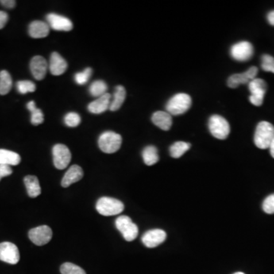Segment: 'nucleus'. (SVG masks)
<instances>
[{"label": "nucleus", "mask_w": 274, "mask_h": 274, "mask_svg": "<svg viewBox=\"0 0 274 274\" xmlns=\"http://www.w3.org/2000/svg\"><path fill=\"white\" fill-rule=\"evenodd\" d=\"M152 121L156 127L164 131L169 130L172 125V117L171 114L168 112L161 110L154 113Z\"/></svg>", "instance_id": "obj_20"}, {"label": "nucleus", "mask_w": 274, "mask_h": 274, "mask_svg": "<svg viewBox=\"0 0 274 274\" xmlns=\"http://www.w3.org/2000/svg\"><path fill=\"white\" fill-rule=\"evenodd\" d=\"M82 178H83V171L82 168L80 166L74 164L69 168L68 171L63 176L61 182L62 186L63 187H70L73 183L79 182Z\"/></svg>", "instance_id": "obj_18"}, {"label": "nucleus", "mask_w": 274, "mask_h": 274, "mask_svg": "<svg viewBox=\"0 0 274 274\" xmlns=\"http://www.w3.org/2000/svg\"><path fill=\"white\" fill-rule=\"evenodd\" d=\"M115 225L119 232H121L124 239L127 241H133L138 236V227L129 217L127 216L119 217L116 219Z\"/></svg>", "instance_id": "obj_6"}, {"label": "nucleus", "mask_w": 274, "mask_h": 274, "mask_svg": "<svg viewBox=\"0 0 274 274\" xmlns=\"http://www.w3.org/2000/svg\"><path fill=\"white\" fill-rule=\"evenodd\" d=\"M263 210L267 214L274 213V194L268 196L263 202Z\"/></svg>", "instance_id": "obj_34"}, {"label": "nucleus", "mask_w": 274, "mask_h": 274, "mask_svg": "<svg viewBox=\"0 0 274 274\" xmlns=\"http://www.w3.org/2000/svg\"><path fill=\"white\" fill-rule=\"evenodd\" d=\"M91 74H92V70L91 68H86L82 72L77 73L74 76V79L77 84L85 85L90 79Z\"/></svg>", "instance_id": "obj_32"}, {"label": "nucleus", "mask_w": 274, "mask_h": 274, "mask_svg": "<svg viewBox=\"0 0 274 274\" xmlns=\"http://www.w3.org/2000/svg\"><path fill=\"white\" fill-rule=\"evenodd\" d=\"M261 68L266 72L274 73V58L271 55H265L261 58Z\"/></svg>", "instance_id": "obj_33"}, {"label": "nucleus", "mask_w": 274, "mask_h": 274, "mask_svg": "<svg viewBox=\"0 0 274 274\" xmlns=\"http://www.w3.org/2000/svg\"><path fill=\"white\" fill-rule=\"evenodd\" d=\"M209 129L215 138L225 140L230 133V126L223 117L214 114L209 120Z\"/></svg>", "instance_id": "obj_5"}, {"label": "nucleus", "mask_w": 274, "mask_h": 274, "mask_svg": "<svg viewBox=\"0 0 274 274\" xmlns=\"http://www.w3.org/2000/svg\"><path fill=\"white\" fill-rule=\"evenodd\" d=\"M166 232L162 229H151L147 231L142 237L144 245L148 248H156L165 241Z\"/></svg>", "instance_id": "obj_13"}, {"label": "nucleus", "mask_w": 274, "mask_h": 274, "mask_svg": "<svg viewBox=\"0 0 274 274\" xmlns=\"http://www.w3.org/2000/svg\"><path fill=\"white\" fill-rule=\"evenodd\" d=\"M270 152H271V156L274 159V139L271 143V146L269 147Z\"/></svg>", "instance_id": "obj_39"}, {"label": "nucleus", "mask_w": 274, "mask_h": 274, "mask_svg": "<svg viewBox=\"0 0 274 274\" xmlns=\"http://www.w3.org/2000/svg\"><path fill=\"white\" fill-rule=\"evenodd\" d=\"M47 20L49 26L56 31L70 32L73 28L72 21H70L68 18L55 13L47 15Z\"/></svg>", "instance_id": "obj_14"}, {"label": "nucleus", "mask_w": 274, "mask_h": 274, "mask_svg": "<svg viewBox=\"0 0 274 274\" xmlns=\"http://www.w3.org/2000/svg\"><path fill=\"white\" fill-rule=\"evenodd\" d=\"M21 162V157L18 154L7 149H0V164L18 165Z\"/></svg>", "instance_id": "obj_22"}, {"label": "nucleus", "mask_w": 274, "mask_h": 274, "mask_svg": "<svg viewBox=\"0 0 274 274\" xmlns=\"http://www.w3.org/2000/svg\"><path fill=\"white\" fill-rule=\"evenodd\" d=\"M267 20H268V22L271 24V25L274 26V10L271 11L267 15Z\"/></svg>", "instance_id": "obj_38"}, {"label": "nucleus", "mask_w": 274, "mask_h": 274, "mask_svg": "<svg viewBox=\"0 0 274 274\" xmlns=\"http://www.w3.org/2000/svg\"><path fill=\"white\" fill-rule=\"evenodd\" d=\"M81 122V117L75 112H70L64 117V123L70 128H75L79 126Z\"/></svg>", "instance_id": "obj_31"}, {"label": "nucleus", "mask_w": 274, "mask_h": 274, "mask_svg": "<svg viewBox=\"0 0 274 274\" xmlns=\"http://www.w3.org/2000/svg\"><path fill=\"white\" fill-rule=\"evenodd\" d=\"M12 173H13V170L11 168L10 165L0 164V176L4 178V177L12 175Z\"/></svg>", "instance_id": "obj_35"}, {"label": "nucleus", "mask_w": 274, "mask_h": 274, "mask_svg": "<svg viewBox=\"0 0 274 274\" xmlns=\"http://www.w3.org/2000/svg\"><path fill=\"white\" fill-rule=\"evenodd\" d=\"M257 73H258V70L257 67H252L248 69L245 73L231 75L228 79V86L231 89H236L241 85L249 83L251 81L256 78Z\"/></svg>", "instance_id": "obj_12"}, {"label": "nucleus", "mask_w": 274, "mask_h": 274, "mask_svg": "<svg viewBox=\"0 0 274 274\" xmlns=\"http://www.w3.org/2000/svg\"><path fill=\"white\" fill-rule=\"evenodd\" d=\"M71 152L67 146L56 144L53 148L54 164L57 169L63 170L67 168L71 161Z\"/></svg>", "instance_id": "obj_8"}, {"label": "nucleus", "mask_w": 274, "mask_h": 274, "mask_svg": "<svg viewBox=\"0 0 274 274\" xmlns=\"http://www.w3.org/2000/svg\"><path fill=\"white\" fill-rule=\"evenodd\" d=\"M126 90L124 86H117L114 91V98L110 102V109L111 111H116L121 109L126 98Z\"/></svg>", "instance_id": "obj_23"}, {"label": "nucleus", "mask_w": 274, "mask_h": 274, "mask_svg": "<svg viewBox=\"0 0 274 274\" xmlns=\"http://www.w3.org/2000/svg\"><path fill=\"white\" fill-rule=\"evenodd\" d=\"M0 3L7 9H13L16 5V2L14 0H1Z\"/></svg>", "instance_id": "obj_37"}, {"label": "nucleus", "mask_w": 274, "mask_h": 274, "mask_svg": "<svg viewBox=\"0 0 274 274\" xmlns=\"http://www.w3.org/2000/svg\"><path fill=\"white\" fill-rule=\"evenodd\" d=\"M274 139V125L267 121L259 123L255 130L254 138L255 146L260 149L269 148Z\"/></svg>", "instance_id": "obj_1"}, {"label": "nucleus", "mask_w": 274, "mask_h": 274, "mask_svg": "<svg viewBox=\"0 0 274 274\" xmlns=\"http://www.w3.org/2000/svg\"><path fill=\"white\" fill-rule=\"evenodd\" d=\"M122 144V137L118 133L112 131H106L100 136L98 146L105 153L111 154L117 152Z\"/></svg>", "instance_id": "obj_3"}, {"label": "nucleus", "mask_w": 274, "mask_h": 274, "mask_svg": "<svg viewBox=\"0 0 274 274\" xmlns=\"http://www.w3.org/2000/svg\"><path fill=\"white\" fill-rule=\"evenodd\" d=\"M251 92L249 101L255 106L259 107L264 102V95L267 91V86L265 81L255 78L248 83Z\"/></svg>", "instance_id": "obj_7"}, {"label": "nucleus", "mask_w": 274, "mask_h": 274, "mask_svg": "<svg viewBox=\"0 0 274 274\" xmlns=\"http://www.w3.org/2000/svg\"><path fill=\"white\" fill-rule=\"evenodd\" d=\"M28 33L33 38H44L50 33V26L41 21H34L30 24Z\"/></svg>", "instance_id": "obj_19"}, {"label": "nucleus", "mask_w": 274, "mask_h": 274, "mask_svg": "<svg viewBox=\"0 0 274 274\" xmlns=\"http://www.w3.org/2000/svg\"><path fill=\"white\" fill-rule=\"evenodd\" d=\"M27 192L30 198H35L41 194L40 183L38 178L34 175H28L24 179Z\"/></svg>", "instance_id": "obj_21"}, {"label": "nucleus", "mask_w": 274, "mask_h": 274, "mask_svg": "<svg viewBox=\"0 0 274 274\" xmlns=\"http://www.w3.org/2000/svg\"><path fill=\"white\" fill-rule=\"evenodd\" d=\"M142 156H143L144 163L146 165H153V164H156L159 160L158 149L154 146H148L146 147L143 151Z\"/></svg>", "instance_id": "obj_24"}, {"label": "nucleus", "mask_w": 274, "mask_h": 274, "mask_svg": "<svg viewBox=\"0 0 274 274\" xmlns=\"http://www.w3.org/2000/svg\"><path fill=\"white\" fill-rule=\"evenodd\" d=\"M110 98H111V95L109 93H106L102 96L97 98L95 101L91 102L88 106L89 112L94 114H99L106 111L110 108V102H111Z\"/></svg>", "instance_id": "obj_16"}, {"label": "nucleus", "mask_w": 274, "mask_h": 274, "mask_svg": "<svg viewBox=\"0 0 274 274\" xmlns=\"http://www.w3.org/2000/svg\"><path fill=\"white\" fill-rule=\"evenodd\" d=\"M47 60L43 56H34L30 63V69L32 75L37 80H42L47 74Z\"/></svg>", "instance_id": "obj_15"}, {"label": "nucleus", "mask_w": 274, "mask_h": 274, "mask_svg": "<svg viewBox=\"0 0 274 274\" xmlns=\"http://www.w3.org/2000/svg\"><path fill=\"white\" fill-rule=\"evenodd\" d=\"M13 87V79L6 70L0 72V94L5 95L10 91Z\"/></svg>", "instance_id": "obj_25"}, {"label": "nucleus", "mask_w": 274, "mask_h": 274, "mask_svg": "<svg viewBox=\"0 0 274 274\" xmlns=\"http://www.w3.org/2000/svg\"><path fill=\"white\" fill-rule=\"evenodd\" d=\"M107 89H108V86L106 83L104 81L98 80L94 81L90 86L89 91L92 96L99 98L103 94H106Z\"/></svg>", "instance_id": "obj_28"}, {"label": "nucleus", "mask_w": 274, "mask_h": 274, "mask_svg": "<svg viewBox=\"0 0 274 274\" xmlns=\"http://www.w3.org/2000/svg\"><path fill=\"white\" fill-rule=\"evenodd\" d=\"M231 56L237 61H247L253 56V46L248 41H241L231 47Z\"/></svg>", "instance_id": "obj_10"}, {"label": "nucleus", "mask_w": 274, "mask_h": 274, "mask_svg": "<svg viewBox=\"0 0 274 274\" xmlns=\"http://www.w3.org/2000/svg\"><path fill=\"white\" fill-rule=\"evenodd\" d=\"M53 232L47 225H40L34 228L28 232L30 240L37 246H42L49 243L52 238Z\"/></svg>", "instance_id": "obj_9"}, {"label": "nucleus", "mask_w": 274, "mask_h": 274, "mask_svg": "<svg viewBox=\"0 0 274 274\" xmlns=\"http://www.w3.org/2000/svg\"><path fill=\"white\" fill-rule=\"evenodd\" d=\"M245 274V273H243V272H236L235 273V274Z\"/></svg>", "instance_id": "obj_40"}, {"label": "nucleus", "mask_w": 274, "mask_h": 274, "mask_svg": "<svg viewBox=\"0 0 274 274\" xmlns=\"http://www.w3.org/2000/svg\"><path fill=\"white\" fill-rule=\"evenodd\" d=\"M96 210L101 215L105 217L118 215L124 210V205L121 201L114 198H100L96 203Z\"/></svg>", "instance_id": "obj_4"}, {"label": "nucleus", "mask_w": 274, "mask_h": 274, "mask_svg": "<svg viewBox=\"0 0 274 274\" xmlns=\"http://www.w3.org/2000/svg\"><path fill=\"white\" fill-rule=\"evenodd\" d=\"M1 178H2V177L0 176V180H1Z\"/></svg>", "instance_id": "obj_41"}, {"label": "nucleus", "mask_w": 274, "mask_h": 274, "mask_svg": "<svg viewBox=\"0 0 274 274\" xmlns=\"http://www.w3.org/2000/svg\"><path fill=\"white\" fill-rule=\"evenodd\" d=\"M191 104L192 100L189 94L178 93L170 98L166 105V110L171 115H181L190 109Z\"/></svg>", "instance_id": "obj_2"}, {"label": "nucleus", "mask_w": 274, "mask_h": 274, "mask_svg": "<svg viewBox=\"0 0 274 274\" xmlns=\"http://www.w3.org/2000/svg\"><path fill=\"white\" fill-rule=\"evenodd\" d=\"M17 90L20 94H25L28 92H34L36 90V86L32 81L23 80L17 82Z\"/></svg>", "instance_id": "obj_30"}, {"label": "nucleus", "mask_w": 274, "mask_h": 274, "mask_svg": "<svg viewBox=\"0 0 274 274\" xmlns=\"http://www.w3.org/2000/svg\"><path fill=\"white\" fill-rule=\"evenodd\" d=\"M27 109L32 113V118H31V122L35 126H37L39 124H42L44 122V114L41 110L37 109L35 105V101H31L27 104Z\"/></svg>", "instance_id": "obj_26"}, {"label": "nucleus", "mask_w": 274, "mask_h": 274, "mask_svg": "<svg viewBox=\"0 0 274 274\" xmlns=\"http://www.w3.org/2000/svg\"><path fill=\"white\" fill-rule=\"evenodd\" d=\"M8 20H9V16L7 13L3 11H0V29H2L5 27Z\"/></svg>", "instance_id": "obj_36"}, {"label": "nucleus", "mask_w": 274, "mask_h": 274, "mask_svg": "<svg viewBox=\"0 0 274 274\" xmlns=\"http://www.w3.org/2000/svg\"><path fill=\"white\" fill-rule=\"evenodd\" d=\"M190 144L185 142H176L170 147V154L175 159L182 157L183 154L190 149Z\"/></svg>", "instance_id": "obj_27"}, {"label": "nucleus", "mask_w": 274, "mask_h": 274, "mask_svg": "<svg viewBox=\"0 0 274 274\" xmlns=\"http://www.w3.org/2000/svg\"><path fill=\"white\" fill-rule=\"evenodd\" d=\"M68 64L63 56L56 52L53 53L50 60V71L54 75H60L66 72Z\"/></svg>", "instance_id": "obj_17"}, {"label": "nucleus", "mask_w": 274, "mask_h": 274, "mask_svg": "<svg viewBox=\"0 0 274 274\" xmlns=\"http://www.w3.org/2000/svg\"><path fill=\"white\" fill-rule=\"evenodd\" d=\"M20 260L18 248L11 242L0 243V260L10 264H16Z\"/></svg>", "instance_id": "obj_11"}, {"label": "nucleus", "mask_w": 274, "mask_h": 274, "mask_svg": "<svg viewBox=\"0 0 274 274\" xmlns=\"http://www.w3.org/2000/svg\"><path fill=\"white\" fill-rule=\"evenodd\" d=\"M62 274H86V271L72 263H64L60 267Z\"/></svg>", "instance_id": "obj_29"}]
</instances>
